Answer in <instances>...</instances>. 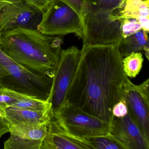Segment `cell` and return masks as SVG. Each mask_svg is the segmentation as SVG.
I'll return each mask as SVG.
<instances>
[{"label": "cell", "mask_w": 149, "mask_h": 149, "mask_svg": "<svg viewBox=\"0 0 149 149\" xmlns=\"http://www.w3.org/2000/svg\"><path fill=\"white\" fill-rule=\"evenodd\" d=\"M117 47L83 46L65 102L73 104L109 126L112 109L123 99L129 79Z\"/></svg>", "instance_id": "cell-1"}, {"label": "cell", "mask_w": 149, "mask_h": 149, "mask_svg": "<svg viewBox=\"0 0 149 149\" xmlns=\"http://www.w3.org/2000/svg\"><path fill=\"white\" fill-rule=\"evenodd\" d=\"M63 39L38 29L17 28L1 34L0 49L16 63L36 73L53 78Z\"/></svg>", "instance_id": "cell-2"}, {"label": "cell", "mask_w": 149, "mask_h": 149, "mask_svg": "<svg viewBox=\"0 0 149 149\" xmlns=\"http://www.w3.org/2000/svg\"><path fill=\"white\" fill-rule=\"evenodd\" d=\"M120 14L85 0L81 19L83 46L117 47L122 38Z\"/></svg>", "instance_id": "cell-3"}, {"label": "cell", "mask_w": 149, "mask_h": 149, "mask_svg": "<svg viewBox=\"0 0 149 149\" xmlns=\"http://www.w3.org/2000/svg\"><path fill=\"white\" fill-rule=\"evenodd\" d=\"M52 119L69 135L85 138L107 134L110 127L80 108L65 102L53 114Z\"/></svg>", "instance_id": "cell-4"}, {"label": "cell", "mask_w": 149, "mask_h": 149, "mask_svg": "<svg viewBox=\"0 0 149 149\" xmlns=\"http://www.w3.org/2000/svg\"><path fill=\"white\" fill-rule=\"evenodd\" d=\"M52 81L53 78L31 71L13 61L8 74L0 80V88L48 102Z\"/></svg>", "instance_id": "cell-5"}, {"label": "cell", "mask_w": 149, "mask_h": 149, "mask_svg": "<svg viewBox=\"0 0 149 149\" xmlns=\"http://www.w3.org/2000/svg\"><path fill=\"white\" fill-rule=\"evenodd\" d=\"M37 29L48 36H60L74 34L80 38H83L80 17L61 0L52 1L43 11Z\"/></svg>", "instance_id": "cell-6"}, {"label": "cell", "mask_w": 149, "mask_h": 149, "mask_svg": "<svg viewBox=\"0 0 149 149\" xmlns=\"http://www.w3.org/2000/svg\"><path fill=\"white\" fill-rule=\"evenodd\" d=\"M81 54V50L76 46L61 50L48 100L51 104L52 116L65 103L66 95L76 73Z\"/></svg>", "instance_id": "cell-7"}, {"label": "cell", "mask_w": 149, "mask_h": 149, "mask_svg": "<svg viewBox=\"0 0 149 149\" xmlns=\"http://www.w3.org/2000/svg\"><path fill=\"white\" fill-rule=\"evenodd\" d=\"M42 15L22 0H0V33L17 28L37 29Z\"/></svg>", "instance_id": "cell-8"}, {"label": "cell", "mask_w": 149, "mask_h": 149, "mask_svg": "<svg viewBox=\"0 0 149 149\" xmlns=\"http://www.w3.org/2000/svg\"><path fill=\"white\" fill-rule=\"evenodd\" d=\"M149 79L139 85L129 79L124 88L123 99L129 113L149 141Z\"/></svg>", "instance_id": "cell-9"}, {"label": "cell", "mask_w": 149, "mask_h": 149, "mask_svg": "<svg viewBox=\"0 0 149 149\" xmlns=\"http://www.w3.org/2000/svg\"><path fill=\"white\" fill-rule=\"evenodd\" d=\"M109 133L128 149H149V141L129 112L122 118L113 117Z\"/></svg>", "instance_id": "cell-10"}, {"label": "cell", "mask_w": 149, "mask_h": 149, "mask_svg": "<svg viewBox=\"0 0 149 149\" xmlns=\"http://www.w3.org/2000/svg\"><path fill=\"white\" fill-rule=\"evenodd\" d=\"M52 118L51 111L38 112L15 107L8 108L5 112V120L8 126L48 123Z\"/></svg>", "instance_id": "cell-11"}, {"label": "cell", "mask_w": 149, "mask_h": 149, "mask_svg": "<svg viewBox=\"0 0 149 149\" xmlns=\"http://www.w3.org/2000/svg\"><path fill=\"white\" fill-rule=\"evenodd\" d=\"M41 149H85L68 135L53 119L48 126V132Z\"/></svg>", "instance_id": "cell-12"}, {"label": "cell", "mask_w": 149, "mask_h": 149, "mask_svg": "<svg viewBox=\"0 0 149 149\" xmlns=\"http://www.w3.org/2000/svg\"><path fill=\"white\" fill-rule=\"evenodd\" d=\"M117 48L122 58L133 52L143 51L149 60L148 33L141 30L135 34L122 38Z\"/></svg>", "instance_id": "cell-13"}, {"label": "cell", "mask_w": 149, "mask_h": 149, "mask_svg": "<svg viewBox=\"0 0 149 149\" xmlns=\"http://www.w3.org/2000/svg\"><path fill=\"white\" fill-rule=\"evenodd\" d=\"M70 136L85 149H128L110 133L81 138Z\"/></svg>", "instance_id": "cell-14"}, {"label": "cell", "mask_w": 149, "mask_h": 149, "mask_svg": "<svg viewBox=\"0 0 149 149\" xmlns=\"http://www.w3.org/2000/svg\"><path fill=\"white\" fill-rule=\"evenodd\" d=\"M49 123L8 126L9 132L10 134L31 140L43 141L48 132Z\"/></svg>", "instance_id": "cell-15"}, {"label": "cell", "mask_w": 149, "mask_h": 149, "mask_svg": "<svg viewBox=\"0 0 149 149\" xmlns=\"http://www.w3.org/2000/svg\"><path fill=\"white\" fill-rule=\"evenodd\" d=\"M122 18L149 17V0H126L120 13Z\"/></svg>", "instance_id": "cell-16"}, {"label": "cell", "mask_w": 149, "mask_h": 149, "mask_svg": "<svg viewBox=\"0 0 149 149\" xmlns=\"http://www.w3.org/2000/svg\"><path fill=\"white\" fill-rule=\"evenodd\" d=\"M144 61L141 52H133L122 59L123 71L127 76L136 77L141 72Z\"/></svg>", "instance_id": "cell-17"}, {"label": "cell", "mask_w": 149, "mask_h": 149, "mask_svg": "<svg viewBox=\"0 0 149 149\" xmlns=\"http://www.w3.org/2000/svg\"><path fill=\"white\" fill-rule=\"evenodd\" d=\"M43 142L42 140H31L10 134L4 142L3 149H41Z\"/></svg>", "instance_id": "cell-18"}, {"label": "cell", "mask_w": 149, "mask_h": 149, "mask_svg": "<svg viewBox=\"0 0 149 149\" xmlns=\"http://www.w3.org/2000/svg\"><path fill=\"white\" fill-rule=\"evenodd\" d=\"M29 97H31L6 88H0V118L5 119V112L8 108Z\"/></svg>", "instance_id": "cell-19"}, {"label": "cell", "mask_w": 149, "mask_h": 149, "mask_svg": "<svg viewBox=\"0 0 149 149\" xmlns=\"http://www.w3.org/2000/svg\"><path fill=\"white\" fill-rule=\"evenodd\" d=\"M13 107L38 112L51 111L50 102L32 97L21 100Z\"/></svg>", "instance_id": "cell-20"}, {"label": "cell", "mask_w": 149, "mask_h": 149, "mask_svg": "<svg viewBox=\"0 0 149 149\" xmlns=\"http://www.w3.org/2000/svg\"><path fill=\"white\" fill-rule=\"evenodd\" d=\"M121 29L122 38H125L142 30L140 23L134 18H122Z\"/></svg>", "instance_id": "cell-21"}, {"label": "cell", "mask_w": 149, "mask_h": 149, "mask_svg": "<svg viewBox=\"0 0 149 149\" xmlns=\"http://www.w3.org/2000/svg\"><path fill=\"white\" fill-rule=\"evenodd\" d=\"M99 8L120 14L126 0H88Z\"/></svg>", "instance_id": "cell-22"}, {"label": "cell", "mask_w": 149, "mask_h": 149, "mask_svg": "<svg viewBox=\"0 0 149 149\" xmlns=\"http://www.w3.org/2000/svg\"><path fill=\"white\" fill-rule=\"evenodd\" d=\"M13 60L0 49V80L8 72V68Z\"/></svg>", "instance_id": "cell-23"}, {"label": "cell", "mask_w": 149, "mask_h": 149, "mask_svg": "<svg viewBox=\"0 0 149 149\" xmlns=\"http://www.w3.org/2000/svg\"><path fill=\"white\" fill-rule=\"evenodd\" d=\"M128 113V109L123 99L115 103L112 109L113 116L116 118L125 117Z\"/></svg>", "instance_id": "cell-24"}, {"label": "cell", "mask_w": 149, "mask_h": 149, "mask_svg": "<svg viewBox=\"0 0 149 149\" xmlns=\"http://www.w3.org/2000/svg\"><path fill=\"white\" fill-rule=\"evenodd\" d=\"M71 7L81 17L85 0H61Z\"/></svg>", "instance_id": "cell-25"}, {"label": "cell", "mask_w": 149, "mask_h": 149, "mask_svg": "<svg viewBox=\"0 0 149 149\" xmlns=\"http://www.w3.org/2000/svg\"><path fill=\"white\" fill-rule=\"evenodd\" d=\"M24 2L40 10L42 12L45 9L50 3L54 0H22Z\"/></svg>", "instance_id": "cell-26"}, {"label": "cell", "mask_w": 149, "mask_h": 149, "mask_svg": "<svg viewBox=\"0 0 149 149\" xmlns=\"http://www.w3.org/2000/svg\"><path fill=\"white\" fill-rule=\"evenodd\" d=\"M8 132H9V128L8 123L5 119L0 118V138Z\"/></svg>", "instance_id": "cell-27"}, {"label": "cell", "mask_w": 149, "mask_h": 149, "mask_svg": "<svg viewBox=\"0 0 149 149\" xmlns=\"http://www.w3.org/2000/svg\"><path fill=\"white\" fill-rule=\"evenodd\" d=\"M1 33H0V38H1Z\"/></svg>", "instance_id": "cell-28"}]
</instances>
